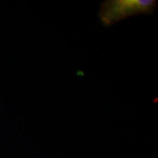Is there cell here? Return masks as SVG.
Returning a JSON list of instances; mask_svg holds the SVG:
<instances>
[{"instance_id":"obj_1","label":"cell","mask_w":158,"mask_h":158,"mask_svg":"<svg viewBox=\"0 0 158 158\" xmlns=\"http://www.w3.org/2000/svg\"><path fill=\"white\" fill-rule=\"evenodd\" d=\"M156 0H106L100 5L98 17L105 27H110L119 20L137 14H153Z\"/></svg>"}]
</instances>
